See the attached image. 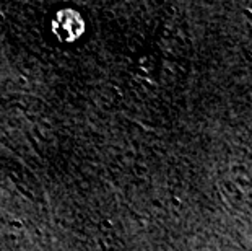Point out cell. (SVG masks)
Listing matches in <instances>:
<instances>
[{
  "instance_id": "1",
  "label": "cell",
  "mask_w": 252,
  "mask_h": 251,
  "mask_svg": "<svg viewBox=\"0 0 252 251\" xmlns=\"http://www.w3.org/2000/svg\"><path fill=\"white\" fill-rule=\"evenodd\" d=\"M52 33L62 42H75L85 33V20L77 10L62 8L52 20Z\"/></svg>"
}]
</instances>
